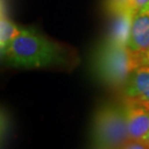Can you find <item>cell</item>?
<instances>
[{
    "label": "cell",
    "mask_w": 149,
    "mask_h": 149,
    "mask_svg": "<svg viewBox=\"0 0 149 149\" xmlns=\"http://www.w3.org/2000/svg\"><path fill=\"white\" fill-rule=\"evenodd\" d=\"M2 58L9 65L20 69L48 68L66 62V53L60 44L29 29L22 30Z\"/></svg>",
    "instance_id": "cell-1"
},
{
    "label": "cell",
    "mask_w": 149,
    "mask_h": 149,
    "mask_svg": "<svg viewBox=\"0 0 149 149\" xmlns=\"http://www.w3.org/2000/svg\"><path fill=\"white\" fill-rule=\"evenodd\" d=\"M143 64V53L134 52L127 45L108 40L102 44L94 59L96 74L111 86H124L132 72Z\"/></svg>",
    "instance_id": "cell-2"
},
{
    "label": "cell",
    "mask_w": 149,
    "mask_h": 149,
    "mask_svg": "<svg viewBox=\"0 0 149 149\" xmlns=\"http://www.w3.org/2000/svg\"><path fill=\"white\" fill-rule=\"evenodd\" d=\"M129 139L124 105H105L95 113L93 140L96 147L118 149Z\"/></svg>",
    "instance_id": "cell-3"
},
{
    "label": "cell",
    "mask_w": 149,
    "mask_h": 149,
    "mask_svg": "<svg viewBox=\"0 0 149 149\" xmlns=\"http://www.w3.org/2000/svg\"><path fill=\"white\" fill-rule=\"evenodd\" d=\"M126 100L149 108V65L143 64L135 69L124 85Z\"/></svg>",
    "instance_id": "cell-4"
},
{
    "label": "cell",
    "mask_w": 149,
    "mask_h": 149,
    "mask_svg": "<svg viewBox=\"0 0 149 149\" xmlns=\"http://www.w3.org/2000/svg\"><path fill=\"white\" fill-rule=\"evenodd\" d=\"M124 107L129 138L144 141L149 134V108L129 100H125Z\"/></svg>",
    "instance_id": "cell-5"
},
{
    "label": "cell",
    "mask_w": 149,
    "mask_h": 149,
    "mask_svg": "<svg viewBox=\"0 0 149 149\" xmlns=\"http://www.w3.org/2000/svg\"><path fill=\"white\" fill-rule=\"evenodd\" d=\"M127 47L137 53H145L149 50V11L134 16Z\"/></svg>",
    "instance_id": "cell-6"
},
{
    "label": "cell",
    "mask_w": 149,
    "mask_h": 149,
    "mask_svg": "<svg viewBox=\"0 0 149 149\" xmlns=\"http://www.w3.org/2000/svg\"><path fill=\"white\" fill-rule=\"evenodd\" d=\"M134 16H135V13L133 11L127 10L114 17V22H113V26L111 28V32H109L107 40L111 42L117 43V44L127 45Z\"/></svg>",
    "instance_id": "cell-7"
},
{
    "label": "cell",
    "mask_w": 149,
    "mask_h": 149,
    "mask_svg": "<svg viewBox=\"0 0 149 149\" xmlns=\"http://www.w3.org/2000/svg\"><path fill=\"white\" fill-rule=\"evenodd\" d=\"M22 28H19L13 21H11L9 17L3 13L1 10V18H0V50L1 55H3L7 51L10 43L16 39L21 31Z\"/></svg>",
    "instance_id": "cell-8"
},
{
    "label": "cell",
    "mask_w": 149,
    "mask_h": 149,
    "mask_svg": "<svg viewBox=\"0 0 149 149\" xmlns=\"http://www.w3.org/2000/svg\"><path fill=\"white\" fill-rule=\"evenodd\" d=\"M132 0H105L104 8L111 17H115L126 11Z\"/></svg>",
    "instance_id": "cell-9"
},
{
    "label": "cell",
    "mask_w": 149,
    "mask_h": 149,
    "mask_svg": "<svg viewBox=\"0 0 149 149\" xmlns=\"http://www.w3.org/2000/svg\"><path fill=\"white\" fill-rule=\"evenodd\" d=\"M127 10L133 11L135 15L149 11V0H132Z\"/></svg>",
    "instance_id": "cell-10"
},
{
    "label": "cell",
    "mask_w": 149,
    "mask_h": 149,
    "mask_svg": "<svg viewBox=\"0 0 149 149\" xmlns=\"http://www.w3.org/2000/svg\"><path fill=\"white\" fill-rule=\"evenodd\" d=\"M118 149H149V147L143 140L129 139V140H127L122 147H119Z\"/></svg>",
    "instance_id": "cell-11"
},
{
    "label": "cell",
    "mask_w": 149,
    "mask_h": 149,
    "mask_svg": "<svg viewBox=\"0 0 149 149\" xmlns=\"http://www.w3.org/2000/svg\"><path fill=\"white\" fill-rule=\"evenodd\" d=\"M143 58H144V64L149 65V50L146 51L145 53H143Z\"/></svg>",
    "instance_id": "cell-12"
},
{
    "label": "cell",
    "mask_w": 149,
    "mask_h": 149,
    "mask_svg": "<svg viewBox=\"0 0 149 149\" xmlns=\"http://www.w3.org/2000/svg\"><path fill=\"white\" fill-rule=\"evenodd\" d=\"M144 141H145V143H146V145H147V146H148V147H149V134H148V136L146 137V139H145Z\"/></svg>",
    "instance_id": "cell-13"
},
{
    "label": "cell",
    "mask_w": 149,
    "mask_h": 149,
    "mask_svg": "<svg viewBox=\"0 0 149 149\" xmlns=\"http://www.w3.org/2000/svg\"><path fill=\"white\" fill-rule=\"evenodd\" d=\"M96 149H105V148H100V147H97Z\"/></svg>",
    "instance_id": "cell-14"
}]
</instances>
